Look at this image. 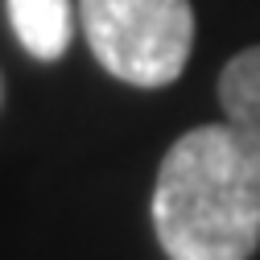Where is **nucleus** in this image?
Instances as JSON below:
<instances>
[{"instance_id":"f257e3e1","label":"nucleus","mask_w":260,"mask_h":260,"mask_svg":"<svg viewBox=\"0 0 260 260\" xmlns=\"http://www.w3.org/2000/svg\"><path fill=\"white\" fill-rule=\"evenodd\" d=\"M153 227L170 260H248L260 248V145L232 124L190 128L157 170Z\"/></svg>"},{"instance_id":"f03ea898","label":"nucleus","mask_w":260,"mask_h":260,"mask_svg":"<svg viewBox=\"0 0 260 260\" xmlns=\"http://www.w3.org/2000/svg\"><path fill=\"white\" fill-rule=\"evenodd\" d=\"M95 62L133 87H166L186 71L194 46L190 0H79Z\"/></svg>"},{"instance_id":"7ed1b4c3","label":"nucleus","mask_w":260,"mask_h":260,"mask_svg":"<svg viewBox=\"0 0 260 260\" xmlns=\"http://www.w3.org/2000/svg\"><path fill=\"white\" fill-rule=\"evenodd\" d=\"M5 9H9V25L17 42L38 62H58L67 54L75 34L71 0H5Z\"/></svg>"},{"instance_id":"20e7f679","label":"nucleus","mask_w":260,"mask_h":260,"mask_svg":"<svg viewBox=\"0 0 260 260\" xmlns=\"http://www.w3.org/2000/svg\"><path fill=\"white\" fill-rule=\"evenodd\" d=\"M219 104L232 128L260 145V46L240 50L219 75Z\"/></svg>"},{"instance_id":"39448f33","label":"nucleus","mask_w":260,"mask_h":260,"mask_svg":"<svg viewBox=\"0 0 260 260\" xmlns=\"http://www.w3.org/2000/svg\"><path fill=\"white\" fill-rule=\"evenodd\" d=\"M0 104H5V79H0Z\"/></svg>"}]
</instances>
